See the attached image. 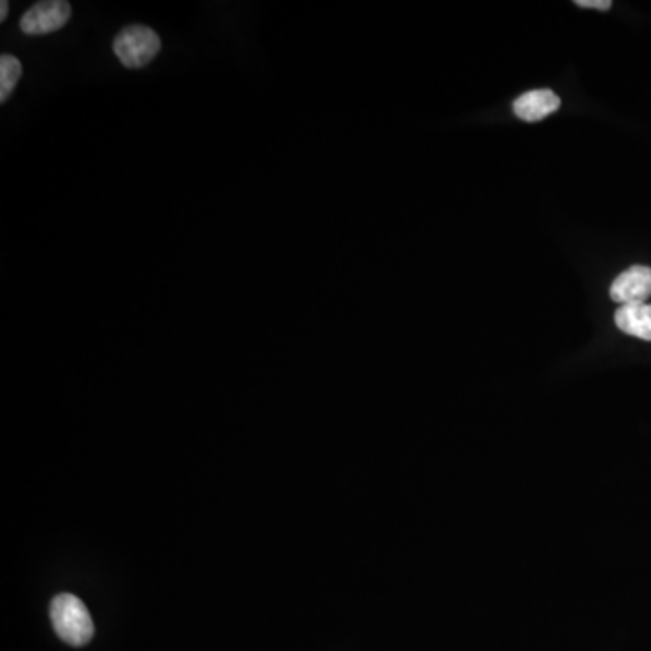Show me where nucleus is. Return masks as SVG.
Here are the masks:
<instances>
[{
  "mask_svg": "<svg viewBox=\"0 0 651 651\" xmlns=\"http://www.w3.org/2000/svg\"><path fill=\"white\" fill-rule=\"evenodd\" d=\"M159 49L161 38L158 33L144 24L123 27L112 43V51L128 70H142L150 64L158 57Z\"/></svg>",
  "mask_w": 651,
  "mask_h": 651,
  "instance_id": "nucleus-2",
  "label": "nucleus"
},
{
  "mask_svg": "<svg viewBox=\"0 0 651 651\" xmlns=\"http://www.w3.org/2000/svg\"><path fill=\"white\" fill-rule=\"evenodd\" d=\"M612 301L619 302L620 306L626 304H639L647 302L651 297V268L648 266H631L623 272L610 287Z\"/></svg>",
  "mask_w": 651,
  "mask_h": 651,
  "instance_id": "nucleus-4",
  "label": "nucleus"
},
{
  "mask_svg": "<svg viewBox=\"0 0 651 651\" xmlns=\"http://www.w3.org/2000/svg\"><path fill=\"white\" fill-rule=\"evenodd\" d=\"M514 114L523 122L534 123L545 120L562 107V98L551 89H534L516 98Z\"/></svg>",
  "mask_w": 651,
  "mask_h": 651,
  "instance_id": "nucleus-5",
  "label": "nucleus"
},
{
  "mask_svg": "<svg viewBox=\"0 0 651 651\" xmlns=\"http://www.w3.org/2000/svg\"><path fill=\"white\" fill-rule=\"evenodd\" d=\"M51 623L55 631L70 647H84L95 636L89 610L73 593H60L51 601Z\"/></svg>",
  "mask_w": 651,
  "mask_h": 651,
  "instance_id": "nucleus-1",
  "label": "nucleus"
},
{
  "mask_svg": "<svg viewBox=\"0 0 651 651\" xmlns=\"http://www.w3.org/2000/svg\"><path fill=\"white\" fill-rule=\"evenodd\" d=\"M21 76V60L13 57V55H2L0 57V101L2 104H5L8 98L13 95Z\"/></svg>",
  "mask_w": 651,
  "mask_h": 651,
  "instance_id": "nucleus-7",
  "label": "nucleus"
},
{
  "mask_svg": "<svg viewBox=\"0 0 651 651\" xmlns=\"http://www.w3.org/2000/svg\"><path fill=\"white\" fill-rule=\"evenodd\" d=\"M615 324L623 334L651 342V304H626L615 312Z\"/></svg>",
  "mask_w": 651,
  "mask_h": 651,
  "instance_id": "nucleus-6",
  "label": "nucleus"
},
{
  "mask_svg": "<svg viewBox=\"0 0 651 651\" xmlns=\"http://www.w3.org/2000/svg\"><path fill=\"white\" fill-rule=\"evenodd\" d=\"M8 13H10V4H8L5 0H2V2H0V22L5 21Z\"/></svg>",
  "mask_w": 651,
  "mask_h": 651,
  "instance_id": "nucleus-9",
  "label": "nucleus"
},
{
  "mask_svg": "<svg viewBox=\"0 0 651 651\" xmlns=\"http://www.w3.org/2000/svg\"><path fill=\"white\" fill-rule=\"evenodd\" d=\"M71 13H73L71 4L65 0L37 2L22 15L21 32L29 37L59 32L70 22Z\"/></svg>",
  "mask_w": 651,
  "mask_h": 651,
  "instance_id": "nucleus-3",
  "label": "nucleus"
},
{
  "mask_svg": "<svg viewBox=\"0 0 651 651\" xmlns=\"http://www.w3.org/2000/svg\"><path fill=\"white\" fill-rule=\"evenodd\" d=\"M579 8H595V10L608 11L612 8L610 0H576Z\"/></svg>",
  "mask_w": 651,
  "mask_h": 651,
  "instance_id": "nucleus-8",
  "label": "nucleus"
}]
</instances>
